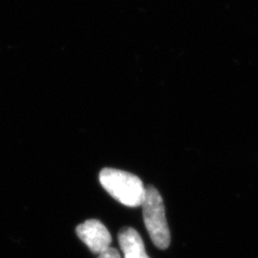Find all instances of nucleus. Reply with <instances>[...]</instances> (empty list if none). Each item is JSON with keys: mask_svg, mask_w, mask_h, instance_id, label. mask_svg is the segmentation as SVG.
Listing matches in <instances>:
<instances>
[{"mask_svg": "<svg viewBox=\"0 0 258 258\" xmlns=\"http://www.w3.org/2000/svg\"><path fill=\"white\" fill-rule=\"evenodd\" d=\"M142 207L145 225L152 242L159 249L168 248L170 232L166 222L164 201L154 186L148 185L146 187Z\"/></svg>", "mask_w": 258, "mask_h": 258, "instance_id": "nucleus-2", "label": "nucleus"}, {"mask_svg": "<svg viewBox=\"0 0 258 258\" xmlns=\"http://www.w3.org/2000/svg\"><path fill=\"white\" fill-rule=\"evenodd\" d=\"M79 238L90 249L93 253L101 254L110 248V232L102 222L89 219L79 225L76 229Z\"/></svg>", "mask_w": 258, "mask_h": 258, "instance_id": "nucleus-3", "label": "nucleus"}, {"mask_svg": "<svg viewBox=\"0 0 258 258\" xmlns=\"http://www.w3.org/2000/svg\"><path fill=\"white\" fill-rule=\"evenodd\" d=\"M119 244L124 258H149L145 244L138 231L133 228H123L119 232Z\"/></svg>", "mask_w": 258, "mask_h": 258, "instance_id": "nucleus-4", "label": "nucleus"}, {"mask_svg": "<svg viewBox=\"0 0 258 258\" xmlns=\"http://www.w3.org/2000/svg\"><path fill=\"white\" fill-rule=\"evenodd\" d=\"M98 258H121L120 257V252L114 248H109L103 251L101 254H99Z\"/></svg>", "mask_w": 258, "mask_h": 258, "instance_id": "nucleus-5", "label": "nucleus"}, {"mask_svg": "<svg viewBox=\"0 0 258 258\" xmlns=\"http://www.w3.org/2000/svg\"><path fill=\"white\" fill-rule=\"evenodd\" d=\"M103 188L120 204L137 208L142 206L146 187L142 180L134 174L114 168H103L100 173Z\"/></svg>", "mask_w": 258, "mask_h": 258, "instance_id": "nucleus-1", "label": "nucleus"}]
</instances>
